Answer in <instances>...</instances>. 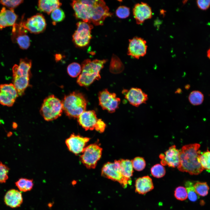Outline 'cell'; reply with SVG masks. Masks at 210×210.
<instances>
[{
  "label": "cell",
  "instance_id": "cell-37",
  "mask_svg": "<svg viewBox=\"0 0 210 210\" xmlns=\"http://www.w3.org/2000/svg\"><path fill=\"white\" fill-rule=\"evenodd\" d=\"M9 169L0 161V183H5L8 179Z\"/></svg>",
  "mask_w": 210,
  "mask_h": 210
},
{
  "label": "cell",
  "instance_id": "cell-1",
  "mask_svg": "<svg viewBox=\"0 0 210 210\" xmlns=\"http://www.w3.org/2000/svg\"><path fill=\"white\" fill-rule=\"evenodd\" d=\"M200 144L195 143L184 146L180 150V162L178 170L188 173L190 175H197L204 170L199 161L201 152Z\"/></svg>",
  "mask_w": 210,
  "mask_h": 210
},
{
  "label": "cell",
  "instance_id": "cell-3",
  "mask_svg": "<svg viewBox=\"0 0 210 210\" xmlns=\"http://www.w3.org/2000/svg\"><path fill=\"white\" fill-rule=\"evenodd\" d=\"M31 66V60L25 58L20 59L19 64H15L13 67V84L18 96L23 94L29 85Z\"/></svg>",
  "mask_w": 210,
  "mask_h": 210
},
{
  "label": "cell",
  "instance_id": "cell-39",
  "mask_svg": "<svg viewBox=\"0 0 210 210\" xmlns=\"http://www.w3.org/2000/svg\"><path fill=\"white\" fill-rule=\"evenodd\" d=\"M23 2L22 0H3L0 1L2 5L8 8L9 9L13 10Z\"/></svg>",
  "mask_w": 210,
  "mask_h": 210
},
{
  "label": "cell",
  "instance_id": "cell-17",
  "mask_svg": "<svg viewBox=\"0 0 210 210\" xmlns=\"http://www.w3.org/2000/svg\"><path fill=\"white\" fill-rule=\"evenodd\" d=\"M123 92L130 103L135 107L145 103L148 99L147 94L139 88H132L128 90H124Z\"/></svg>",
  "mask_w": 210,
  "mask_h": 210
},
{
  "label": "cell",
  "instance_id": "cell-43",
  "mask_svg": "<svg viewBox=\"0 0 210 210\" xmlns=\"http://www.w3.org/2000/svg\"><path fill=\"white\" fill-rule=\"evenodd\" d=\"M1 123V121L0 119V124Z\"/></svg>",
  "mask_w": 210,
  "mask_h": 210
},
{
  "label": "cell",
  "instance_id": "cell-40",
  "mask_svg": "<svg viewBox=\"0 0 210 210\" xmlns=\"http://www.w3.org/2000/svg\"><path fill=\"white\" fill-rule=\"evenodd\" d=\"M196 4L200 9L206 10L210 6V0H197L196 1Z\"/></svg>",
  "mask_w": 210,
  "mask_h": 210
},
{
  "label": "cell",
  "instance_id": "cell-18",
  "mask_svg": "<svg viewBox=\"0 0 210 210\" xmlns=\"http://www.w3.org/2000/svg\"><path fill=\"white\" fill-rule=\"evenodd\" d=\"M133 13L136 22L138 24H142L153 16L151 8L147 3L143 2L135 5L133 9Z\"/></svg>",
  "mask_w": 210,
  "mask_h": 210
},
{
  "label": "cell",
  "instance_id": "cell-15",
  "mask_svg": "<svg viewBox=\"0 0 210 210\" xmlns=\"http://www.w3.org/2000/svg\"><path fill=\"white\" fill-rule=\"evenodd\" d=\"M90 139L89 138L83 137L73 134L66 139L65 143L70 152L76 155H78L83 153L86 143Z\"/></svg>",
  "mask_w": 210,
  "mask_h": 210
},
{
  "label": "cell",
  "instance_id": "cell-24",
  "mask_svg": "<svg viewBox=\"0 0 210 210\" xmlns=\"http://www.w3.org/2000/svg\"><path fill=\"white\" fill-rule=\"evenodd\" d=\"M61 5L58 0H40L38 1V9L50 14L54 10L60 8Z\"/></svg>",
  "mask_w": 210,
  "mask_h": 210
},
{
  "label": "cell",
  "instance_id": "cell-10",
  "mask_svg": "<svg viewBox=\"0 0 210 210\" xmlns=\"http://www.w3.org/2000/svg\"><path fill=\"white\" fill-rule=\"evenodd\" d=\"M24 16L20 23H15L13 26L11 38L13 41L16 43L21 49H27L30 46V41L27 34V30L23 24Z\"/></svg>",
  "mask_w": 210,
  "mask_h": 210
},
{
  "label": "cell",
  "instance_id": "cell-41",
  "mask_svg": "<svg viewBox=\"0 0 210 210\" xmlns=\"http://www.w3.org/2000/svg\"><path fill=\"white\" fill-rule=\"evenodd\" d=\"M106 127L105 123L101 119H98L95 124L94 129L99 133H102L104 131Z\"/></svg>",
  "mask_w": 210,
  "mask_h": 210
},
{
  "label": "cell",
  "instance_id": "cell-20",
  "mask_svg": "<svg viewBox=\"0 0 210 210\" xmlns=\"http://www.w3.org/2000/svg\"><path fill=\"white\" fill-rule=\"evenodd\" d=\"M98 119L94 110L85 111L77 118L79 125L86 131L94 130Z\"/></svg>",
  "mask_w": 210,
  "mask_h": 210
},
{
  "label": "cell",
  "instance_id": "cell-22",
  "mask_svg": "<svg viewBox=\"0 0 210 210\" xmlns=\"http://www.w3.org/2000/svg\"><path fill=\"white\" fill-rule=\"evenodd\" d=\"M18 17L14 10L6 9L3 7L0 12V29L13 26L15 24Z\"/></svg>",
  "mask_w": 210,
  "mask_h": 210
},
{
  "label": "cell",
  "instance_id": "cell-14",
  "mask_svg": "<svg viewBox=\"0 0 210 210\" xmlns=\"http://www.w3.org/2000/svg\"><path fill=\"white\" fill-rule=\"evenodd\" d=\"M25 28L30 32L38 34L43 32L46 28V23L44 16L41 14L37 13L23 21Z\"/></svg>",
  "mask_w": 210,
  "mask_h": 210
},
{
  "label": "cell",
  "instance_id": "cell-34",
  "mask_svg": "<svg viewBox=\"0 0 210 210\" xmlns=\"http://www.w3.org/2000/svg\"><path fill=\"white\" fill-rule=\"evenodd\" d=\"M151 173L154 177L160 178L164 176L166 170L164 167L161 164H156L153 166L150 169Z\"/></svg>",
  "mask_w": 210,
  "mask_h": 210
},
{
  "label": "cell",
  "instance_id": "cell-4",
  "mask_svg": "<svg viewBox=\"0 0 210 210\" xmlns=\"http://www.w3.org/2000/svg\"><path fill=\"white\" fill-rule=\"evenodd\" d=\"M62 102L63 110L69 118H77L86 111L87 100L79 92H74L65 96Z\"/></svg>",
  "mask_w": 210,
  "mask_h": 210
},
{
  "label": "cell",
  "instance_id": "cell-12",
  "mask_svg": "<svg viewBox=\"0 0 210 210\" xmlns=\"http://www.w3.org/2000/svg\"><path fill=\"white\" fill-rule=\"evenodd\" d=\"M147 47L145 40L135 37L129 40L127 54L134 58L139 59L146 55Z\"/></svg>",
  "mask_w": 210,
  "mask_h": 210
},
{
  "label": "cell",
  "instance_id": "cell-30",
  "mask_svg": "<svg viewBox=\"0 0 210 210\" xmlns=\"http://www.w3.org/2000/svg\"><path fill=\"white\" fill-rule=\"evenodd\" d=\"M196 193L199 196L204 197L208 193L209 187L206 182H198L194 185Z\"/></svg>",
  "mask_w": 210,
  "mask_h": 210
},
{
  "label": "cell",
  "instance_id": "cell-5",
  "mask_svg": "<svg viewBox=\"0 0 210 210\" xmlns=\"http://www.w3.org/2000/svg\"><path fill=\"white\" fill-rule=\"evenodd\" d=\"M63 110L62 102L54 95H51L43 101L40 113L46 120L50 121L61 116Z\"/></svg>",
  "mask_w": 210,
  "mask_h": 210
},
{
  "label": "cell",
  "instance_id": "cell-36",
  "mask_svg": "<svg viewBox=\"0 0 210 210\" xmlns=\"http://www.w3.org/2000/svg\"><path fill=\"white\" fill-rule=\"evenodd\" d=\"M174 196L177 200L183 201L186 200L188 197V194L185 187L179 186L177 187L174 192Z\"/></svg>",
  "mask_w": 210,
  "mask_h": 210
},
{
  "label": "cell",
  "instance_id": "cell-21",
  "mask_svg": "<svg viewBox=\"0 0 210 210\" xmlns=\"http://www.w3.org/2000/svg\"><path fill=\"white\" fill-rule=\"evenodd\" d=\"M4 201L6 205L11 208L19 207L23 202L22 194L18 190L10 189L6 193L4 197Z\"/></svg>",
  "mask_w": 210,
  "mask_h": 210
},
{
  "label": "cell",
  "instance_id": "cell-7",
  "mask_svg": "<svg viewBox=\"0 0 210 210\" xmlns=\"http://www.w3.org/2000/svg\"><path fill=\"white\" fill-rule=\"evenodd\" d=\"M102 150V148L97 144H90L85 148L80 156V160L87 168L94 169L101 157Z\"/></svg>",
  "mask_w": 210,
  "mask_h": 210
},
{
  "label": "cell",
  "instance_id": "cell-29",
  "mask_svg": "<svg viewBox=\"0 0 210 210\" xmlns=\"http://www.w3.org/2000/svg\"><path fill=\"white\" fill-rule=\"evenodd\" d=\"M204 98V95L201 92L198 91H193L190 94L188 99L191 104L198 105L202 103Z\"/></svg>",
  "mask_w": 210,
  "mask_h": 210
},
{
  "label": "cell",
  "instance_id": "cell-6",
  "mask_svg": "<svg viewBox=\"0 0 210 210\" xmlns=\"http://www.w3.org/2000/svg\"><path fill=\"white\" fill-rule=\"evenodd\" d=\"M102 175L121 184L124 188L132 182L126 179L122 176L120 169V160H115L114 162H108L103 166L102 170Z\"/></svg>",
  "mask_w": 210,
  "mask_h": 210
},
{
  "label": "cell",
  "instance_id": "cell-16",
  "mask_svg": "<svg viewBox=\"0 0 210 210\" xmlns=\"http://www.w3.org/2000/svg\"><path fill=\"white\" fill-rule=\"evenodd\" d=\"M180 151L175 145L170 147L164 154L162 153L159 156L161 164L173 168L178 166L180 162Z\"/></svg>",
  "mask_w": 210,
  "mask_h": 210
},
{
  "label": "cell",
  "instance_id": "cell-42",
  "mask_svg": "<svg viewBox=\"0 0 210 210\" xmlns=\"http://www.w3.org/2000/svg\"><path fill=\"white\" fill-rule=\"evenodd\" d=\"M61 55H60L59 54H57L55 56V58L56 60H60V58H61Z\"/></svg>",
  "mask_w": 210,
  "mask_h": 210
},
{
  "label": "cell",
  "instance_id": "cell-2",
  "mask_svg": "<svg viewBox=\"0 0 210 210\" xmlns=\"http://www.w3.org/2000/svg\"><path fill=\"white\" fill-rule=\"evenodd\" d=\"M106 61L104 59L84 60L82 63L81 73L77 79L78 84L81 86L87 87L95 80L100 79V71Z\"/></svg>",
  "mask_w": 210,
  "mask_h": 210
},
{
  "label": "cell",
  "instance_id": "cell-19",
  "mask_svg": "<svg viewBox=\"0 0 210 210\" xmlns=\"http://www.w3.org/2000/svg\"><path fill=\"white\" fill-rule=\"evenodd\" d=\"M71 5L77 18L81 19L83 22L88 23L91 22L92 16V7L82 3L80 0L73 1Z\"/></svg>",
  "mask_w": 210,
  "mask_h": 210
},
{
  "label": "cell",
  "instance_id": "cell-27",
  "mask_svg": "<svg viewBox=\"0 0 210 210\" xmlns=\"http://www.w3.org/2000/svg\"><path fill=\"white\" fill-rule=\"evenodd\" d=\"M16 186L22 192H26L31 190L34 186L33 180L21 178L15 183Z\"/></svg>",
  "mask_w": 210,
  "mask_h": 210
},
{
  "label": "cell",
  "instance_id": "cell-25",
  "mask_svg": "<svg viewBox=\"0 0 210 210\" xmlns=\"http://www.w3.org/2000/svg\"><path fill=\"white\" fill-rule=\"evenodd\" d=\"M120 160L121 171L123 176L126 179L132 182L131 177L133 175V168L131 160L128 159Z\"/></svg>",
  "mask_w": 210,
  "mask_h": 210
},
{
  "label": "cell",
  "instance_id": "cell-33",
  "mask_svg": "<svg viewBox=\"0 0 210 210\" xmlns=\"http://www.w3.org/2000/svg\"><path fill=\"white\" fill-rule=\"evenodd\" d=\"M67 71L70 76L76 77L80 74L82 71V67L78 63L73 62L68 66Z\"/></svg>",
  "mask_w": 210,
  "mask_h": 210
},
{
  "label": "cell",
  "instance_id": "cell-28",
  "mask_svg": "<svg viewBox=\"0 0 210 210\" xmlns=\"http://www.w3.org/2000/svg\"><path fill=\"white\" fill-rule=\"evenodd\" d=\"M199 161L204 169L210 172V151L207 149L205 151L201 152Z\"/></svg>",
  "mask_w": 210,
  "mask_h": 210
},
{
  "label": "cell",
  "instance_id": "cell-38",
  "mask_svg": "<svg viewBox=\"0 0 210 210\" xmlns=\"http://www.w3.org/2000/svg\"><path fill=\"white\" fill-rule=\"evenodd\" d=\"M130 14V8L125 6H119L116 11V15L120 18H126L129 16Z\"/></svg>",
  "mask_w": 210,
  "mask_h": 210
},
{
  "label": "cell",
  "instance_id": "cell-31",
  "mask_svg": "<svg viewBox=\"0 0 210 210\" xmlns=\"http://www.w3.org/2000/svg\"><path fill=\"white\" fill-rule=\"evenodd\" d=\"M185 186L188 197L190 201L194 202L199 199V196L196 192L194 184L192 182L190 181H186L185 183Z\"/></svg>",
  "mask_w": 210,
  "mask_h": 210
},
{
  "label": "cell",
  "instance_id": "cell-9",
  "mask_svg": "<svg viewBox=\"0 0 210 210\" xmlns=\"http://www.w3.org/2000/svg\"><path fill=\"white\" fill-rule=\"evenodd\" d=\"M99 105L102 109L113 113L118 108L120 99L117 97L116 94L111 93L107 89L100 91L98 94Z\"/></svg>",
  "mask_w": 210,
  "mask_h": 210
},
{
  "label": "cell",
  "instance_id": "cell-23",
  "mask_svg": "<svg viewBox=\"0 0 210 210\" xmlns=\"http://www.w3.org/2000/svg\"><path fill=\"white\" fill-rule=\"evenodd\" d=\"M135 192L144 195L152 190L154 188L152 179L148 176L138 178L135 181Z\"/></svg>",
  "mask_w": 210,
  "mask_h": 210
},
{
  "label": "cell",
  "instance_id": "cell-35",
  "mask_svg": "<svg viewBox=\"0 0 210 210\" xmlns=\"http://www.w3.org/2000/svg\"><path fill=\"white\" fill-rule=\"evenodd\" d=\"M131 161L133 168L137 171L143 170L146 167V162L142 157H136Z\"/></svg>",
  "mask_w": 210,
  "mask_h": 210
},
{
  "label": "cell",
  "instance_id": "cell-32",
  "mask_svg": "<svg viewBox=\"0 0 210 210\" xmlns=\"http://www.w3.org/2000/svg\"><path fill=\"white\" fill-rule=\"evenodd\" d=\"M65 14L63 10L60 8L54 10L51 14V17L53 25L57 23L63 21L65 18Z\"/></svg>",
  "mask_w": 210,
  "mask_h": 210
},
{
  "label": "cell",
  "instance_id": "cell-11",
  "mask_svg": "<svg viewBox=\"0 0 210 210\" xmlns=\"http://www.w3.org/2000/svg\"><path fill=\"white\" fill-rule=\"evenodd\" d=\"M108 7L103 0H97L95 4L92 7L91 22L95 25H103L105 19L112 16Z\"/></svg>",
  "mask_w": 210,
  "mask_h": 210
},
{
  "label": "cell",
  "instance_id": "cell-26",
  "mask_svg": "<svg viewBox=\"0 0 210 210\" xmlns=\"http://www.w3.org/2000/svg\"><path fill=\"white\" fill-rule=\"evenodd\" d=\"M124 68V65L120 59L113 54L110 64V72L114 74H119L123 71Z\"/></svg>",
  "mask_w": 210,
  "mask_h": 210
},
{
  "label": "cell",
  "instance_id": "cell-8",
  "mask_svg": "<svg viewBox=\"0 0 210 210\" xmlns=\"http://www.w3.org/2000/svg\"><path fill=\"white\" fill-rule=\"evenodd\" d=\"M76 26L77 29L72 36L73 41L78 47L85 46L91 38V31L93 26L83 21L78 22Z\"/></svg>",
  "mask_w": 210,
  "mask_h": 210
},
{
  "label": "cell",
  "instance_id": "cell-13",
  "mask_svg": "<svg viewBox=\"0 0 210 210\" xmlns=\"http://www.w3.org/2000/svg\"><path fill=\"white\" fill-rule=\"evenodd\" d=\"M18 95L13 83L0 85V104L8 107L12 106Z\"/></svg>",
  "mask_w": 210,
  "mask_h": 210
}]
</instances>
